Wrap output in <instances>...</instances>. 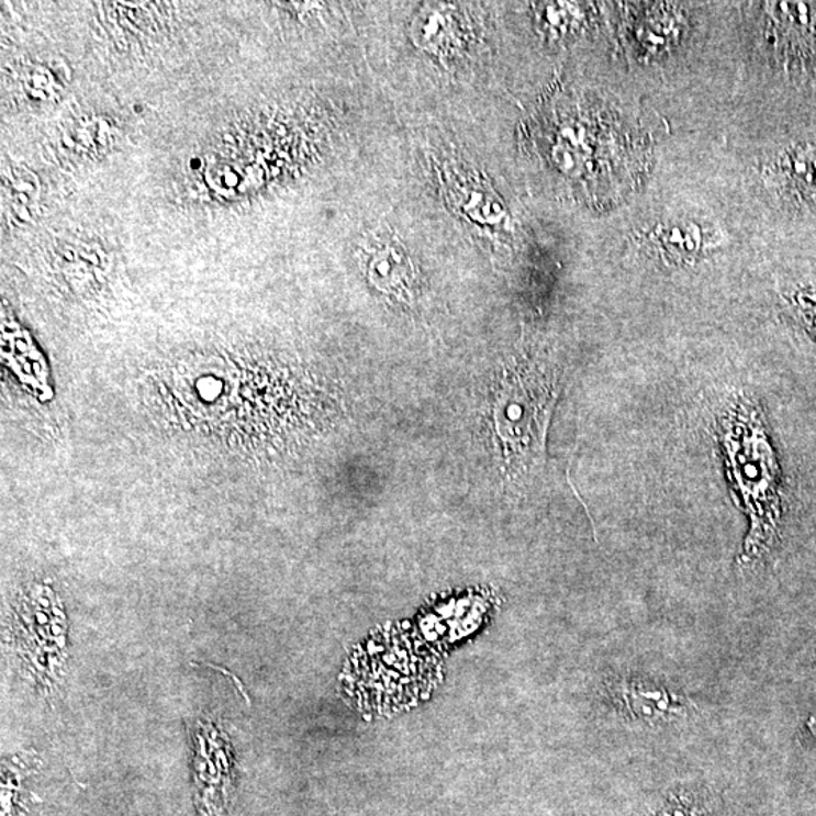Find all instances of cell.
Here are the masks:
<instances>
[{
    "label": "cell",
    "instance_id": "cell-2",
    "mask_svg": "<svg viewBox=\"0 0 816 816\" xmlns=\"http://www.w3.org/2000/svg\"><path fill=\"white\" fill-rule=\"evenodd\" d=\"M718 440L729 480L753 525L767 526L779 505V469L761 413L749 396H738L723 413Z\"/></svg>",
    "mask_w": 816,
    "mask_h": 816
},
{
    "label": "cell",
    "instance_id": "cell-3",
    "mask_svg": "<svg viewBox=\"0 0 816 816\" xmlns=\"http://www.w3.org/2000/svg\"><path fill=\"white\" fill-rule=\"evenodd\" d=\"M412 265L395 245H384L369 256V280L381 292L402 295L412 283Z\"/></svg>",
    "mask_w": 816,
    "mask_h": 816
},
{
    "label": "cell",
    "instance_id": "cell-1",
    "mask_svg": "<svg viewBox=\"0 0 816 816\" xmlns=\"http://www.w3.org/2000/svg\"><path fill=\"white\" fill-rule=\"evenodd\" d=\"M558 398V372L540 361L505 369L493 417L506 463L528 473L545 461V441Z\"/></svg>",
    "mask_w": 816,
    "mask_h": 816
}]
</instances>
